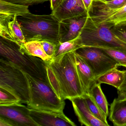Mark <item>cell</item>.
Masks as SVG:
<instances>
[{
    "mask_svg": "<svg viewBox=\"0 0 126 126\" xmlns=\"http://www.w3.org/2000/svg\"><path fill=\"white\" fill-rule=\"evenodd\" d=\"M47 80L59 98L70 100L84 91L79 77L75 51L46 62Z\"/></svg>",
    "mask_w": 126,
    "mask_h": 126,
    "instance_id": "1",
    "label": "cell"
},
{
    "mask_svg": "<svg viewBox=\"0 0 126 126\" xmlns=\"http://www.w3.org/2000/svg\"><path fill=\"white\" fill-rule=\"evenodd\" d=\"M0 59L14 64L33 77L47 82L46 62L30 55L16 43L1 37Z\"/></svg>",
    "mask_w": 126,
    "mask_h": 126,
    "instance_id": "2",
    "label": "cell"
},
{
    "mask_svg": "<svg viewBox=\"0 0 126 126\" xmlns=\"http://www.w3.org/2000/svg\"><path fill=\"white\" fill-rule=\"evenodd\" d=\"M26 42L47 41L59 43V21L51 14L37 15L31 12L17 17Z\"/></svg>",
    "mask_w": 126,
    "mask_h": 126,
    "instance_id": "3",
    "label": "cell"
},
{
    "mask_svg": "<svg viewBox=\"0 0 126 126\" xmlns=\"http://www.w3.org/2000/svg\"><path fill=\"white\" fill-rule=\"evenodd\" d=\"M26 76L30 91V100L27 104L28 107L36 110L64 113L65 100L58 97L48 82L26 73Z\"/></svg>",
    "mask_w": 126,
    "mask_h": 126,
    "instance_id": "4",
    "label": "cell"
},
{
    "mask_svg": "<svg viewBox=\"0 0 126 126\" xmlns=\"http://www.w3.org/2000/svg\"><path fill=\"white\" fill-rule=\"evenodd\" d=\"M111 27L106 23H95L88 16L80 35L82 46L108 48L126 52V43L112 33Z\"/></svg>",
    "mask_w": 126,
    "mask_h": 126,
    "instance_id": "5",
    "label": "cell"
},
{
    "mask_svg": "<svg viewBox=\"0 0 126 126\" xmlns=\"http://www.w3.org/2000/svg\"><path fill=\"white\" fill-rule=\"evenodd\" d=\"M0 88L17 96L22 104L30 100L28 80L26 73L11 63L0 59Z\"/></svg>",
    "mask_w": 126,
    "mask_h": 126,
    "instance_id": "6",
    "label": "cell"
},
{
    "mask_svg": "<svg viewBox=\"0 0 126 126\" xmlns=\"http://www.w3.org/2000/svg\"><path fill=\"white\" fill-rule=\"evenodd\" d=\"M90 66L96 79L107 71L119 66L118 62L101 48L82 46L75 51Z\"/></svg>",
    "mask_w": 126,
    "mask_h": 126,
    "instance_id": "7",
    "label": "cell"
},
{
    "mask_svg": "<svg viewBox=\"0 0 126 126\" xmlns=\"http://www.w3.org/2000/svg\"><path fill=\"white\" fill-rule=\"evenodd\" d=\"M88 17L87 14L67 18L59 22L60 43L70 41L79 37Z\"/></svg>",
    "mask_w": 126,
    "mask_h": 126,
    "instance_id": "8",
    "label": "cell"
},
{
    "mask_svg": "<svg viewBox=\"0 0 126 126\" xmlns=\"http://www.w3.org/2000/svg\"><path fill=\"white\" fill-rule=\"evenodd\" d=\"M0 115L11 119L16 126H38L30 115V109L21 103L0 105Z\"/></svg>",
    "mask_w": 126,
    "mask_h": 126,
    "instance_id": "9",
    "label": "cell"
},
{
    "mask_svg": "<svg viewBox=\"0 0 126 126\" xmlns=\"http://www.w3.org/2000/svg\"><path fill=\"white\" fill-rule=\"evenodd\" d=\"M30 114L38 126H76L64 113L30 109Z\"/></svg>",
    "mask_w": 126,
    "mask_h": 126,
    "instance_id": "10",
    "label": "cell"
},
{
    "mask_svg": "<svg viewBox=\"0 0 126 126\" xmlns=\"http://www.w3.org/2000/svg\"><path fill=\"white\" fill-rule=\"evenodd\" d=\"M75 114L81 125L86 126H107L96 118L89 110L82 96L71 99Z\"/></svg>",
    "mask_w": 126,
    "mask_h": 126,
    "instance_id": "11",
    "label": "cell"
},
{
    "mask_svg": "<svg viewBox=\"0 0 126 126\" xmlns=\"http://www.w3.org/2000/svg\"><path fill=\"white\" fill-rule=\"evenodd\" d=\"M88 14L82 0H64L51 14L58 20Z\"/></svg>",
    "mask_w": 126,
    "mask_h": 126,
    "instance_id": "12",
    "label": "cell"
},
{
    "mask_svg": "<svg viewBox=\"0 0 126 126\" xmlns=\"http://www.w3.org/2000/svg\"><path fill=\"white\" fill-rule=\"evenodd\" d=\"M76 66L85 93H89L94 85L97 82L94 74L89 65L75 52Z\"/></svg>",
    "mask_w": 126,
    "mask_h": 126,
    "instance_id": "13",
    "label": "cell"
},
{
    "mask_svg": "<svg viewBox=\"0 0 126 126\" xmlns=\"http://www.w3.org/2000/svg\"><path fill=\"white\" fill-rule=\"evenodd\" d=\"M109 119L116 126H126V97L114 99L110 105Z\"/></svg>",
    "mask_w": 126,
    "mask_h": 126,
    "instance_id": "14",
    "label": "cell"
},
{
    "mask_svg": "<svg viewBox=\"0 0 126 126\" xmlns=\"http://www.w3.org/2000/svg\"><path fill=\"white\" fill-rule=\"evenodd\" d=\"M115 68L103 74L96 79L97 82L108 84L118 90L124 80L126 70L121 71Z\"/></svg>",
    "mask_w": 126,
    "mask_h": 126,
    "instance_id": "15",
    "label": "cell"
},
{
    "mask_svg": "<svg viewBox=\"0 0 126 126\" xmlns=\"http://www.w3.org/2000/svg\"><path fill=\"white\" fill-rule=\"evenodd\" d=\"M29 12L28 6L0 0V14L8 15L12 19L15 16H21Z\"/></svg>",
    "mask_w": 126,
    "mask_h": 126,
    "instance_id": "16",
    "label": "cell"
},
{
    "mask_svg": "<svg viewBox=\"0 0 126 126\" xmlns=\"http://www.w3.org/2000/svg\"><path fill=\"white\" fill-rule=\"evenodd\" d=\"M82 46L80 36L73 40L59 43L56 45L55 53L53 59L63 56L68 53L75 51Z\"/></svg>",
    "mask_w": 126,
    "mask_h": 126,
    "instance_id": "17",
    "label": "cell"
},
{
    "mask_svg": "<svg viewBox=\"0 0 126 126\" xmlns=\"http://www.w3.org/2000/svg\"><path fill=\"white\" fill-rule=\"evenodd\" d=\"M22 47L30 55L39 57L46 62L53 60V59L46 53L39 41L26 42Z\"/></svg>",
    "mask_w": 126,
    "mask_h": 126,
    "instance_id": "18",
    "label": "cell"
},
{
    "mask_svg": "<svg viewBox=\"0 0 126 126\" xmlns=\"http://www.w3.org/2000/svg\"><path fill=\"white\" fill-rule=\"evenodd\" d=\"M101 83L96 82L91 88L89 92L95 101L96 104L108 116L109 114L108 102L103 93L101 86Z\"/></svg>",
    "mask_w": 126,
    "mask_h": 126,
    "instance_id": "19",
    "label": "cell"
},
{
    "mask_svg": "<svg viewBox=\"0 0 126 126\" xmlns=\"http://www.w3.org/2000/svg\"><path fill=\"white\" fill-rule=\"evenodd\" d=\"M82 96L93 115L101 121L105 123L107 126H110L107 120V116L106 115L96 104L93 96L88 93H85Z\"/></svg>",
    "mask_w": 126,
    "mask_h": 126,
    "instance_id": "20",
    "label": "cell"
},
{
    "mask_svg": "<svg viewBox=\"0 0 126 126\" xmlns=\"http://www.w3.org/2000/svg\"><path fill=\"white\" fill-rule=\"evenodd\" d=\"M9 28L15 42L23 47L26 42L20 25L17 21V16H15L12 21L9 22Z\"/></svg>",
    "mask_w": 126,
    "mask_h": 126,
    "instance_id": "21",
    "label": "cell"
},
{
    "mask_svg": "<svg viewBox=\"0 0 126 126\" xmlns=\"http://www.w3.org/2000/svg\"><path fill=\"white\" fill-rule=\"evenodd\" d=\"M11 19H13L8 15L0 14V37L15 42L9 28V24Z\"/></svg>",
    "mask_w": 126,
    "mask_h": 126,
    "instance_id": "22",
    "label": "cell"
},
{
    "mask_svg": "<svg viewBox=\"0 0 126 126\" xmlns=\"http://www.w3.org/2000/svg\"><path fill=\"white\" fill-rule=\"evenodd\" d=\"M18 103L21 102L17 96L7 90L0 88V105L5 106Z\"/></svg>",
    "mask_w": 126,
    "mask_h": 126,
    "instance_id": "23",
    "label": "cell"
},
{
    "mask_svg": "<svg viewBox=\"0 0 126 126\" xmlns=\"http://www.w3.org/2000/svg\"><path fill=\"white\" fill-rule=\"evenodd\" d=\"M112 57L116 62L119 66H122L126 68V52L118 50L111 49L108 48L98 47Z\"/></svg>",
    "mask_w": 126,
    "mask_h": 126,
    "instance_id": "24",
    "label": "cell"
},
{
    "mask_svg": "<svg viewBox=\"0 0 126 126\" xmlns=\"http://www.w3.org/2000/svg\"><path fill=\"white\" fill-rule=\"evenodd\" d=\"M126 21V5L113 14L104 22L112 26L117 23Z\"/></svg>",
    "mask_w": 126,
    "mask_h": 126,
    "instance_id": "25",
    "label": "cell"
},
{
    "mask_svg": "<svg viewBox=\"0 0 126 126\" xmlns=\"http://www.w3.org/2000/svg\"><path fill=\"white\" fill-rule=\"evenodd\" d=\"M112 33L123 42L126 43V21L113 26L110 28Z\"/></svg>",
    "mask_w": 126,
    "mask_h": 126,
    "instance_id": "26",
    "label": "cell"
},
{
    "mask_svg": "<svg viewBox=\"0 0 126 126\" xmlns=\"http://www.w3.org/2000/svg\"><path fill=\"white\" fill-rule=\"evenodd\" d=\"M6 2L19 5L29 6L33 5L42 4L50 0H3Z\"/></svg>",
    "mask_w": 126,
    "mask_h": 126,
    "instance_id": "27",
    "label": "cell"
},
{
    "mask_svg": "<svg viewBox=\"0 0 126 126\" xmlns=\"http://www.w3.org/2000/svg\"><path fill=\"white\" fill-rule=\"evenodd\" d=\"M39 41L46 54L53 59L55 53L56 44L48 41Z\"/></svg>",
    "mask_w": 126,
    "mask_h": 126,
    "instance_id": "28",
    "label": "cell"
},
{
    "mask_svg": "<svg viewBox=\"0 0 126 126\" xmlns=\"http://www.w3.org/2000/svg\"><path fill=\"white\" fill-rule=\"evenodd\" d=\"M103 3L108 8L117 10L121 8L126 5V0H113L110 2Z\"/></svg>",
    "mask_w": 126,
    "mask_h": 126,
    "instance_id": "29",
    "label": "cell"
},
{
    "mask_svg": "<svg viewBox=\"0 0 126 126\" xmlns=\"http://www.w3.org/2000/svg\"><path fill=\"white\" fill-rule=\"evenodd\" d=\"M0 126H16V125L9 119L0 115Z\"/></svg>",
    "mask_w": 126,
    "mask_h": 126,
    "instance_id": "30",
    "label": "cell"
},
{
    "mask_svg": "<svg viewBox=\"0 0 126 126\" xmlns=\"http://www.w3.org/2000/svg\"><path fill=\"white\" fill-rule=\"evenodd\" d=\"M118 93L119 98L126 97V74L123 83L118 89Z\"/></svg>",
    "mask_w": 126,
    "mask_h": 126,
    "instance_id": "31",
    "label": "cell"
},
{
    "mask_svg": "<svg viewBox=\"0 0 126 126\" xmlns=\"http://www.w3.org/2000/svg\"><path fill=\"white\" fill-rule=\"evenodd\" d=\"M64 0H50V8L52 12L54 11Z\"/></svg>",
    "mask_w": 126,
    "mask_h": 126,
    "instance_id": "32",
    "label": "cell"
},
{
    "mask_svg": "<svg viewBox=\"0 0 126 126\" xmlns=\"http://www.w3.org/2000/svg\"><path fill=\"white\" fill-rule=\"evenodd\" d=\"M93 0H82L85 8L88 12L90 9Z\"/></svg>",
    "mask_w": 126,
    "mask_h": 126,
    "instance_id": "33",
    "label": "cell"
},
{
    "mask_svg": "<svg viewBox=\"0 0 126 126\" xmlns=\"http://www.w3.org/2000/svg\"><path fill=\"white\" fill-rule=\"evenodd\" d=\"M94 1H99V2H110L113 0H94Z\"/></svg>",
    "mask_w": 126,
    "mask_h": 126,
    "instance_id": "34",
    "label": "cell"
}]
</instances>
